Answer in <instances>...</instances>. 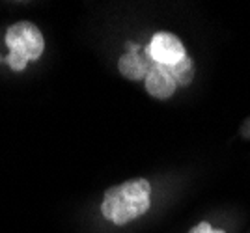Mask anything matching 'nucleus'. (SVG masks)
Here are the masks:
<instances>
[{
	"label": "nucleus",
	"mask_w": 250,
	"mask_h": 233,
	"mask_svg": "<svg viewBox=\"0 0 250 233\" xmlns=\"http://www.w3.org/2000/svg\"><path fill=\"white\" fill-rule=\"evenodd\" d=\"M151 185L146 179H131L104 192L101 213L112 224H124L142 216L151 205Z\"/></svg>",
	"instance_id": "obj_1"
},
{
	"label": "nucleus",
	"mask_w": 250,
	"mask_h": 233,
	"mask_svg": "<svg viewBox=\"0 0 250 233\" xmlns=\"http://www.w3.org/2000/svg\"><path fill=\"white\" fill-rule=\"evenodd\" d=\"M4 41L10 49L8 65L13 71H24L28 62L38 60L45 49L42 30L30 21H21L11 24L6 30Z\"/></svg>",
	"instance_id": "obj_2"
},
{
	"label": "nucleus",
	"mask_w": 250,
	"mask_h": 233,
	"mask_svg": "<svg viewBox=\"0 0 250 233\" xmlns=\"http://www.w3.org/2000/svg\"><path fill=\"white\" fill-rule=\"evenodd\" d=\"M155 67L153 58L147 53V47H140L135 43L127 45V51L122 54L118 69L129 80H146L147 73Z\"/></svg>",
	"instance_id": "obj_3"
},
{
	"label": "nucleus",
	"mask_w": 250,
	"mask_h": 233,
	"mask_svg": "<svg viewBox=\"0 0 250 233\" xmlns=\"http://www.w3.org/2000/svg\"><path fill=\"white\" fill-rule=\"evenodd\" d=\"M147 53L157 65H174L187 56L183 43L170 32H157L147 45Z\"/></svg>",
	"instance_id": "obj_4"
},
{
	"label": "nucleus",
	"mask_w": 250,
	"mask_h": 233,
	"mask_svg": "<svg viewBox=\"0 0 250 233\" xmlns=\"http://www.w3.org/2000/svg\"><path fill=\"white\" fill-rule=\"evenodd\" d=\"M144 84H146V90L149 96L155 97V99H163V101L174 96V92H176L177 88L176 77L172 73L170 65H157V64L147 73Z\"/></svg>",
	"instance_id": "obj_5"
},
{
	"label": "nucleus",
	"mask_w": 250,
	"mask_h": 233,
	"mask_svg": "<svg viewBox=\"0 0 250 233\" xmlns=\"http://www.w3.org/2000/svg\"><path fill=\"white\" fill-rule=\"evenodd\" d=\"M170 69H172V73L176 77V82L177 86H188L192 82V77H194V64H192V60L185 56L181 62H177V64L170 65Z\"/></svg>",
	"instance_id": "obj_6"
},
{
	"label": "nucleus",
	"mask_w": 250,
	"mask_h": 233,
	"mask_svg": "<svg viewBox=\"0 0 250 233\" xmlns=\"http://www.w3.org/2000/svg\"><path fill=\"white\" fill-rule=\"evenodd\" d=\"M190 233H224L222 230H217V228H213V226H209L208 222H200L198 226H194Z\"/></svg>",
	"instance_id": "obj_7"
}]
</instances>
